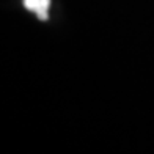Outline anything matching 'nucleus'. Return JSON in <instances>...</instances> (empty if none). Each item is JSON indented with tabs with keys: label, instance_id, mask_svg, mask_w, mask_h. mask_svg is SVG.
I'll use <instances>...</instances> for the list:
<instances>
[{
	"label": "nucleus",
	"instance_id": "f257e3e1",
	"mask_svg": "<svg viewBox=\"0 0 154 154\" xmlns=\"http://www.w3.org/2000/svg\"><path fill=\"white\" fill-rule=\"evenodd\" d=\"M24 6L29 11L35 13L41 20L49 19V8H51V0H22Z\"/></svg>",
	"mask_w": 154,
	"mask_h": 154
}]
</instances>
